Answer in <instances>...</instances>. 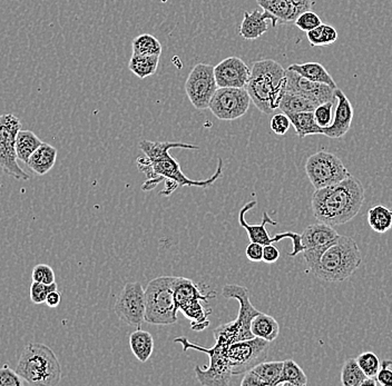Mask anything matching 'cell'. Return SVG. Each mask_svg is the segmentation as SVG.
<instances>
[{"label": "cell", "mask_w": 392, "mask_h": 386, "mask_svg": "<svg viewBox=\"0 0 392 386\" xmlns=\"http://www.w3.org/2000/svg\"><path fill=\"white\" fill-rule=\"evenodd\" d=\"M172 148H184V150H200V146L185 143L178 142H150L142 140L139 143V150L144 153L145 157L137 159V167L141 172H144L148 182L143 185L145 192L152 191L161 182H165V187L161 195L170 196L175 192L178 187H201L207 188L211 186L217 178H220L223 172V161L219 159L217 170L211 177L204 181H193L182 172L181 165L178 164L174 157L168 154Z\"/></svg>", "instance_id": "obj_1"}, {"label": "cell", "mask_w": 392, "mask_h": 386, "mask_svg": "<svg viewBox=\"0 0 392 386\" xmlns=\"http://www.w3.org/2000/svg\"><path fill=\"white\" fill-rule=\"evenodd\" d=\"M365 198L361 182L350 175L340 183L317 189L312 195V213L317 222L332 227L343 225L359 214Z\"/></svg>", "instance_id": "obj_2"}, {"label": "cell", "mask_w": 392, "mask_h": 386, "mask_svg": "<svg viewBox=\"0 0 392 386\" xmlns=\"http://www.w3.org/2000/svg\"><path fill=\"white\" fill-rule=\"evenodd\" d=\"M287 70L273 59L256 61L245 89L256 108L271 115L279 108L287 90Z\"/></svg>", "instance_id": "obj_3"}, {"label": "cell", "mask_w": 392, "mask_h": 386, "mask_svg": "<svg viewBox=\"0 0 392 386\" xmlns=\"http://www.w3.org/2000/svg\"><path fill=\"white\" fill-rule=\"evenodd\" d=\"M361 262V252L356 241L339 235L310 271L321 281L337 283L351 278L359 268Z\"/></svg>", "instance_id": "obj_4"}, {"label": "cell", "mask_w": 392, "mask_h": 386, "mask_svg": "<svg viewBox=\"0 0 392 386\" xmlns=\"http://www.w3.org/2000/svg\"><path fill=\"white\" fill-rule=\"evenodd\" d=\"M223 298L228 300H235L239 302V315L235 320L217 326L213 331L215 344L217 350H226L230 345L239 341L253 339L254 335L251 331V323L256 315L261 312L254 307L251 303L249 291L246 287L241 285H226L222 289Z\"/></svg>", "instance_id": "obj_5"}, {"label": "cell", "mask_w": 392, "mask_h": 386, "mask_svg": "<svg viewBox=\"0 0 392 386\" xmlns=\"http://www.w3.org/2000/svg\"><path fill=\"white\" fill-rule=\"evenodd\" d=\"M16 371L29 385L55 386L61 380V367L57 356L42 343L26 345Z\"/></svg>", "instance_id": "obj_6"}, {"label": "cell", "mask_w": 392, "mask_h": 386, "mask_svg": "<svg viewBox=\"0 0 392 386\" xmlns=\"http://www.w3.org/2000/svg\"><path fill=\"white\" fill-rule=\"evenodd\" d=\"M175 276L154 278L145 289V322L154 325H171L178 322L174 284Z\"/></svg>", "instance_id": "obj_7"}, {"label": "cell", "mask_w": 392, "mask_h": 386, "mask_svg": "<svg viewBox=\"0 0 392 386\" xmlns=\"http://www.w3.org/2000/svg\"><path fill=\"white\" fill-rule=\"evenodd\" d=\"M174 296H175L176 309L183 312L187 319L191 321L193 331L202 332L209 328V315L212 309L204 307L202 302H207L215 293L202 294L198 285L185 278H176L174 284Z\"/></svg>", "instance_id": "obj_8"}, {"label": "cell", "mask_w": 392, "mask_h": 386, "mask_svg": "<svg viewBox=\"0 0 392 386\" xmlns=\"http://www.w3.org/2000/svg\"><path fill=\"white\" fill-rule=\"evenodd\" d=\"M174 342L180 343L183 346L184 352H187L189 348L203 352L207 354L210 357V365L205 369L200 367H195V376L198 378L201 385L203 386H228L231 383L232 374L231 367L228 365L226 360V351L217 350V348H203L200 345L189 342L187 337H178L174 339Z\"/></svg>", "instance_id": "obj_9"}, {"label": "cell", "mask_w": 392, "mask_h": 386, "mask_svg": "<svg viewBox=\"0 0 392 386\" xmlns=\"http://www.w3.org/2000/svg\"><path fill=\"white\" fill-rule=\"evenodd\" d=\"M306 172L315 189L331 186L351 175L336 154L319 150L306 159Z\"/></svg>", "instance_id": "obj_10"}, {"label": "cell", "mask_w": 392, "mask_h": 386, "mask_svg": "<svg viewBox=\"0 0 392 386\" xmlns=\"http://www.w3.org/2000/svg\"><path fill=\"white\" fill-rule=\"evenodd\" d=\"M22 129L19 118L13 114L0 116V168L17 181H28L29 175L18 165L17 135Z\"/></svg>", "instance_id": "obj_11"}, {"label": "cell", "mask_w": 392, "mask_h": 386, "mask_svg": "<svg viewBox=\"0 0 392 386\" xmlns=\"http://www.w3.org/2000/svg\"><path fill=\"white\" fill-rule=\"evenodd\" d=\"M269 348L270 342L260 337L239 341L230 345L224 354L233 376L244 374L265 361L267 357Z\"/></svg>", "instance_id": "obj_12"}, {"label": "cell", "mask_w": 392, "mask_h": 386, "mask_svg": "<svg viewBox=\"0 0 392 386\" xmlns=\"http://www.w3.org/2000/svg\"><path fill=\"white\" fill-rule=\"evenodd\" d=\"M256 204H258V202H256V200H251V202H249V203L243 206L239 214L240 225L242 226V228H244L246 233H248L250 242L259 243V244L265 246V245L280 242L282 239H291L293 243V250L289 255L293 257V256H297L298 254L302 253L304 250V248L302 243H301V234L293 233V232H285V233L276 234L274 237H271L270 235H269L267 231V224L276 225L278 223H276V220H273L272 218L269 216L267 211L263 213V218H262L261 224H254V225L249 224L245 217H246L248 211H250L251 209L256 207Z\"/></svg>", "instance_id": "obj_13"}, {"label": "cell", "mask_w": 392, "mask_h": 386, "mask_svg": "<svg viewBox=\"0 0 392 386\" xmlns=\"http://www.w3.org/2000/svg\"><path fill=\"white\" fill-rule=\"evenodd\" d=\"M217 88L214 67L209 64H198L193 67L185 81L187 97L198 111L209 108Z\"/></svg>", "instance_id": "obj_14"}, {"label": "cell", "mask_w": 392, "mask_h": 386, "mask_svg": "<svg viewBox=\"0 0 392 386\" xmlns=\"http://www.w3.org/2000/svg\"><path fill=\"white\" fill-rule=\"evenodd\" d=\"M250 95L245 88H217L209 109L220 120H235L244 116L250 108Z\"/></svg>", "instance_id": "obj_15"}, {"label": "cell", "mask_w": 392, "mask_h": 386, "mask_svg": "<svg viewBox=\"0 0 392 386\" xmlns=\"http://www.w3.org/2000/svg\"><path fill=\"white\" fill-rule=\"evenodd\" d=\"M115 314L127 325L141 328L145 322L146 298L139 282H130L123 287L114 306Z\"/></svg>", "instance_id": "obj_16"}, {"label": "cell", "mask_w": 392, "mask_h": 386, "mask_svg": "<svg viewBox=\"0 0 392 386\" xmlns=\"http://www.w3.org/2000/svg\"><path fill=\"white\" fill-rule=\"evenodd\" d=\"M338 237V232L324 223L312 224L304 230V233L301 234V243L304 245V250L302 253L309 270L317 264L322 254L334 244Z\"/></svg>", "instance_id": "obj_17"}, {"label": "cell", "mask_w": 392, "mask_h": 386, "mask_svg": "<svg viewBox=\"0 0 392 386\" xmlns=\"http://www.w3.org/2000/svg\"><path fill=\"white\" fill-rule=\"evenodd\" d=\"M214 75L219 88H245L250 79L251 70L239 57H228L214 67Z\"/></svg>", "instance_id": "obj_18"}, {"label": "cell", "mask_w": 392, "mask_h": 386, "mask_svg": "<svg viewBox=\"0 0 392 386\" xmlns=\"http://www.w3.org/2000/svg\"><path fill=\"white\" fill-rule=\"evenodd\" d=\"M287 90L311 98L317 103L336 102V89L326 83H315L302 77L292 70H287Z\"/></svg>", "instance_id": "obj_19"}, {"label": "cell", "mask_w": 392, "mask_h": 386, "mask_svg": "<svg viewBox=\"0 0 392 386\" xmlns=\"http://www.w3.org/2000/svg\"><path fill=\"white\" fill-rule=\"evenodd\" d=\"M336 99L338 105L334 115V122L329 127L323 129V135L329 138H341L345 136L350 131L354 120V107L341 89H336Z\"/></svg>", "instance_id": "obj_20"}, {"label": "cell", "mask_w": 392, "mask_h": 386, "mask_svg": "<svg viewBox=\"0 0 392 386\" xmlns=\"http://www.w3.org/2000/svg\"><path fill=\"white\" fill-rule=\"evenodd\" d=\"M269 22H272L273 27L278 25L276 18L267 11H244L242 22L240 26V35L245 40H256L267 33Z\"/></svg>", "instance_id": "obj_21"}, {"label": "cell", "mask_w": 392, "mask_h": 386, "mask_svg": "<svg viewBox=\"0 0 392 386\" xmlns=\"http://www.w3.org/2000/svg\"><path fill=\"white\" fill-rule=\"evenodd\" d=\"M258 5L263 10L267 11L276 18L278 24H295L298 18V9L291 3L290 0H256Z\"/></svg>", "instance_id": "obj_22"}, {"label": "cell", "mask_w": 392, "mask_h": 386, "mask_svg": "<svg viewBox=\"0 0 392 386\" xmlns=\"http://www.w3.org/2000/svg\"><path fill=\"white\" fill-rule=\"evenodd\" d=\"M57 159V150L47 143H42L31 156L27 166L37 175H46L54 166Z\"/></svg>", "instance_id": "obj_23"}, {"label": "cell", "mask_w": 392, "mask_h": 386, "mask_svg": "<svg viewBox=\"0 0 392 386\" xmlns=\"http://www.w3.org/2000/svg\"><path fill=\"white\" fill-rule=\"evenodd\" d=\"M288 70L297 72V74L309 79V81L326 83V85L334 87V88H338L337 83L334 81L332 76L319 63L310 61V63H304V64H292L290 65Z\"/></svg>", "instance_id": "obj_24"}, {"label": "cell", "mask_w": 392, "mask_h": 386, "mask_svg": "<svg viewBox=\"0 0 392 386\" xmlns=\"http://www.w3.org/2000/svg\"><path fill=\"white\" fill-rule=\"evenodd\" d=\"M291 122V125L295 127V133L300 138L309 136V135H323V128L317 125L315 122L313 111H302V113H292L287 114Z\"/></svg>", "instance_id": "obj_25"}, {"label": "cell", "mask_w": 392, "mask_h": 386, "mask_svg": "<svg viewBox=\"0 0 392 386\" xmlns=\"http://www.w3.org/2000/svg\"><path fill=\"white\" fill-rule=\"evenodd\" d=\"M251 331L253 333L254 337H260L271 343L276 341V337H279L280 325L276 319H273L270 315L260 313L252 320Z\"/></svg>", "instance_id": "obj_26"}, {"label": "cell", "mask_w": 392, "mask_h": 386, "mask_svg": "<svg viewBox=\"0 0 392 386\" xmlns=\"http://www.w3.org/2000/svg\"><path fill=\"white\" fill-rule=\"evenodd\" d=\"M130 346L132 352L139 362L145 363L150 360L153 354L154 339L148 332L144 330H136L130 335Z\"/></svg>", "instance_id": "obj_27"}, {"label": "cell", "mask_w": 392, "mask_h": 386, "mask_svg": "<svg viewBox=\"0 0 392 386\" xmlns=\"http://www.w3.org/2000/svg\"><path fill=\"white\" fill-rule=\"evenodd\" d=\"M319 105L320 104L304 95L285 92L280 102L279 109H281L284 114H292V113H302V111H315Z\"/></svg>", "instance_id": "obj_28"}, {"label": "cell", "mask_w": 392, "mask_h": 386, "mask_svg": "<svg viewBox=\"0 0 392 386\" xmlns=\"http://www.w3.org/2000/svg\"><path fill=\"white\" fill-rule=\"evenodd\" d=\"M42 144V140L33 131L20 129L16 139L17 159L27 164V161L31 159L33 152Z\"/></svg>", "instance_id": "obj_29"}, {"label": "cell", "mask_w": 392, "mask_h": 386, "mask_svg": "<svg viewBox=\"0 0 392 386\" xmlns=\"http://www.w3.org/2000/svg\"><path fill=\"white\" fill-rule=\"evenodd\" d=\"M159 64V56L132 55L128 68L139 79H144L155 74Z\"/></svg>", "instance_id": "obj_30"}, {"label": "cell", "mask_w": 392, "mask_h": 386, "mask_svg": "<svg viewBox=\"0 0 392 386\" xmlns=\"http://www.w3.org/2000/svg\"><path fill=\"white\" fill-rule=\"evenodd\" d=\"M368 223L373 232L387 233L392 228V211L387 206L377 205L368 211Z\"/></svg>", "instance_id": "obj_31"}, {"label": "cell", "mask_w": 392, "mask_h": 386, "mask_svg": "<svg viewBox=\"0 0 392 386\" xmlns=\"http://www.w3.org/2000/svg\"><path fill=\"white\" fill-rule=\"evenodd\" d=\"M283 361L261 362L251 370L261 380L263 386H278L281 378Z\"/></svg>", "instance_id": "obj_32"}, {"label": "cell", "mask_w": 392, "mask_h": 386, "mask_svg": "<svg viewBox=\"0 0 392 386\" xmlns=\"http://www.w3.org/2000/svg\"><path fill=\"white\" fill-rule=\"evenodd\" d=\"M308 384V376L301 369L300 365L297 364L293 360H285L283 361L281 378L279 381V385L285 386H306Z\"/></svg>", "instance_id": "obj_33"}, {"label": "cell", "mask_w": 392, "mask_h": 386, "mask_svg": "<svg viewBox=\"0 0 392 386\" xmlns=\"http://www.w3.org/2000/svg\"><path fill=\"white\" fill-rule=\"evenodd\" d=\"M133 55L161 56L162 45L159 39L150 33H143L135 37L132 42Z\"/></svg>", "instance_id": "obj_34"}, {"label": "cell", "mask_w": 392, "mask_h": 386, "mask_svg": "<svg viewBox=\"0 0 392 386\" xmlns=\"http://www.w3.org/2000/svg\"><path fill=\"white\" fill-rule=\"evenodd\" d=\"M308 40L312 47H320V46H329L337 42L338 31L336 28L330 25L317 26L315 29L308 31Z\"/></svg>", "instance_id": "obj_35"}, {"label": "cell", "mask_w": 392, "mask_h": 386, "mask_svg": "<svg viewBox=\"0 0 392 386\" xmlns=\"http://www.w3.org/2000/svg\"><path fill=\"white\" fill-rule=\"evenodd\" d=\"M367 378L356 359H349L345 362L341 370V383L343 386H361Z\"/></svg>", "instance_id": "obj_36"}, {"label": "cell", "mask_w": 392, "mask_h": 386, "mask_svg": "<svg viewBox=\"0 0 392 386\" xmlns=\"http://www.w3.org/2000/svg\"><path fill=\"white\" fill-rule=\"evenodd\" d=\"M356 362L367 378H376L380 370V365H382V362L379 360L378 356L373 352H365V353L360 354L356 357Z\"/></svg>", "instance_id": "obj_37"}, {"label": "cell", "mask_w": 392, "mask_h": 386, "mask_svg": "<svg viewBox=\"0 0 392 386\" xmlns=\"http://www.w3.org/2000/svg\"><path fill=\"white\" fill-rule=\"evenodd\" d=\"M53 291H57V283L42 284L33 282L31 287V300L33 304H42L46 302L48 294Z\"/></svg>", "instance_id": "obj_38"}, {"label": "cell", "mask_w": 392, "mask_h": 386, "mask_svg": "<svg viewBox=\"0 0 392 386\" xmlns=\"http://www.w3.org/2000/svg\"><path fill=\"white\" fill-rule=\"evenodd\" d=\"M336 102H327L320 104L313 111L315 122L321 128L329 127L334 122V106Z\"/></svg>", "instance_id": "obj_39"}, {"label": "cell", "mask_w": 392, "mask_h": 386, "mask_svg": "<svg viewBox=\"0 0 392 386\" xmlns=\"http://www.w3.org/2000/svg\"><path fill=\"white\" fill-rule=\"evenodd\" d=\"M322 24L320 17L317 16L315 13L312 10H306L304 13H301L298 18L295 19V25L300 29V31H308L315 29L317 26Z\"/></svg>", "instance_id": "obj_40"}, {"label": "cell", "mask_w": 392, "mask_h": 386, "mask_svg": "<svg viewBox=\"0 0 392 386\" xmlns=\"http://www.w3.org/2000/svg\"><path fill=\"white\" fill-rule=\"evenodd\" d=\"M26 381L17 373L11 370L8 365H3L0 369V386H22Z\"/></svg>", "instance_id": "obj_41"}, {"label": "cell", "mask_w": 392, "mask_h": 386, "mask_svg": "<svg viewBox=\"0 0 392 386\" xmlns=\"http://www.w3.org/2000/svg\"><path fill=\"white\" fill-rule=\"evenodd\" d=\"M33 281L42 284L56 283L55 272L49 265L38 264L33 267Z\"/></svg>", "instance_id": "obj_42"}, {"label": "cell", "mask_w": 392, "mask_h": 386, "mask_svg": "<svg viewBox=\"0 0 392 386\" xmlns=\"http://www.w3.org/2000/svg\"><path fill=\"white\" fill-rule=\"evenodd\" d=\"M290 125H291L290 118L284 113L274 115L270 122L271 131L279 136L285 135L290 129Z\"/></svg>", "instance_id": "obj_43"}, {"label": "cell", "mask_w": 392, "mask_h": 386, "mask_svg": "<svg viewBox=\"0 0 392 386\" xmlns=\"http://www.w3.org/2000/svg\"><path fill=\"white\" fill-rule=\"evenodd\" d=\"M377 381L382 386H392V361L384 360L377 374Z\"/></svg>", "instance_id": "obj_44"}, {"label": "cell", "mask_w": 392, "mask_h": 386, "mask_svg": "<svg viewBox=\"0 0 392 386\" xmlns=\"http://www.w3.org/2000/svg\"><path fill=\"white\" fill-rule=\"evenodd\" d=\"M263 248L265 246L259 243L251 242L245 250V255L249 261L259 263L263 261Z\"/></svg>", "instance_id": "obj_45"}, {"label": "cell", "mask_w": 392, "mask_h": 386, "mask_svg": "<svg viewBox=\"0 0 392 386\" xmlns=\"http://www.w3.org/2000/svg\"><path fill=\"white\" fill-rule=\"evenodd\" d=\"M280 259V252L273 244L265 245L263 248V262L267 264H273Z\"/></svg>", "instance_id": "obj_46"}, {"label": "cell", "mask_w": 392, "mask_h": 386, "mask_svg": "<svg viewBox=\"0 0 392 386\" xmlns=\"http://www.w3.org/2000/svg\"><path fill=\"white\" fill-rule=\"evenodd\" d=\"M291 3L298 9L299 13H304L306 10H312V7L315 5L313 0H290Z\"/></svg>", "instance_id": "obj_47"}, {"label": "cell", "mask_w": 392, "mask_h": 386, "mask_svg": "<svg viewBox=\"0 0 392 386\" xmlns=\"http://www.w3.org/2000/svg\"><path fill=\"white\" fill-rule=\"evenodd\" d=\"M61 293L57 292V291H53V292H50L49 294H48L45 303L47 304L48 307H50V309H55V307H57V306L61 304Z\"/></svg>", "instance_id": "obj_48"}, {"label": "cell", "mask_w": 392, "mask_h": 386, "mask_svg": "<svg viewBox=\"0 0 392 386\" xmlns=\"http://www.w3.org/2000/svg\"><path fill=\"white\" fill-rule=\"evenodd\" d=\"M378 381H377V378H366L361 386H376L378 385Z\"/></svg>", "instance_id": "obj_49"}]
</instances>
